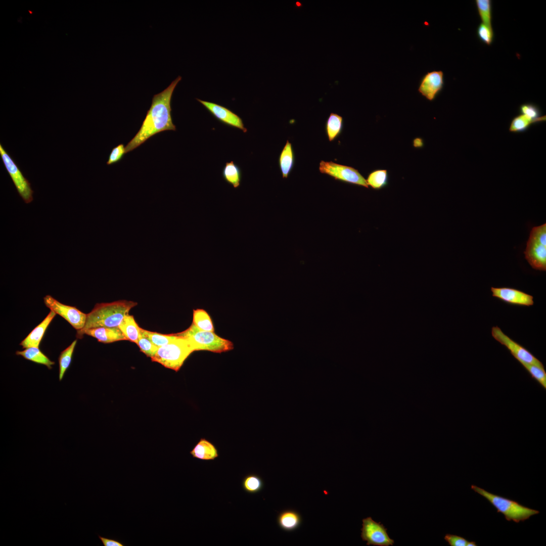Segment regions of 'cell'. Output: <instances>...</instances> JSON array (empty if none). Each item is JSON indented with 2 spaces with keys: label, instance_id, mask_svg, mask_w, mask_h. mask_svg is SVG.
Instances as JSON below:
<instances>
[{
  "label": "cell",
  "instance_id": "1",
  "mask_svg": "<svg viewBox=\"0 0 546 546\" xmlns=\"http://www.w3.org/2000/svg\"><path fill=\"white\" fill-rule=\"evenodd\" d=\"M181 79L178 76L161 93L155 95L142 126L125 147V153L136 148L153 135L164 130H175L172 121L170 101L173 90Z\"/></svg>",
  "mask_w": 546,
  "mask_h": 546
},
{
  "label": "cell",
  "instance_id": "2",
  "mask_svg": "<svg viewBox=\"0 0 546 546\" xmlns=\"http://www.w3.org/2000/svg\"><path fill=\"white\" fill-rule=\"evenodd\" d=\"M136 305V302L123 300L97 303L86 314L85 326L80 330L100 327L118 328L129 310Z\"/></svg>",
  "mask_w": 546,
  "mask_h": 546
},
{
  "label": "cell",
  "instance_id": "3",
  "mask_svg": "<svg viewBox=\"0 0 546 546\" xmlns=\"http://www.w3.org/2000/svg\"><path fill=\"white\" fill-rule=\"evenodd\" d=\"M471 489L485 498L497 510V513L504 515L507 521L519 523L539 513L538 510L525 507L516 501L490 493L476 485H472Z\"/></svg>",
  "mask_w": 546,
  "mask_h": 546
},
{
  "label": "cell",
  "instance_id": "4",
  "mask_svg": "<svg viewBox=\"0 0 546 546\" xmlns=\"http://www.w3.org/2000/svg\"><path fill=\"white\" fill-rule=\"evenodd\" d=\"M176 334L188 339L194 351L206 350L221 353L234 348L232 341L220 337L214 332L200 330L193 323L186 330Z\"/></svg>",
  "mask_w": 546,
  "mask_h": 546
},
{
  "label": "cell",
  "instance_id": "5",
  "mask_svg": "<svg viewBox=\"0 0 546 546\" xmlns=\"http://www.w3.org/2000/svg\"><path fill=\"white\" fill-rule=\"evenodd\" d=\"M194 351L188 339L177 335V337L170 343L158 347L151 359L153 361L157 362L167 368L177 372L187 357Z\"/></svg>",
  "mask_w": 546,
  "mask_h": 546
},
{
  "label": "cell",
  "instance_id": "6",
  "mask_svg": "<svg viewBox=\"0 0 546 546\" xmlns=\"http://www.w3.org/2000/svg\"><path fill=\"white\" fill-rule=\"evenodd\" d=\"M524 254L525 259L533 268L546 270L545 223L531 229Z\"/></svg>",
  "mask_w": 546,
  "mask_h": 546
},
{
  "label": "cell",
  "instance_id": "7",
  "mask_svg": "<svg viewBox=\"0 0 546 546\" xmlns=\"http://www.w3.org/2000/svg\"><path fill=\"white\" fill-rule=\"evenodd\" d=\"M319 170L321 173L328 174L336 180L369 188L366 179L357 169L352 167L332 161H321L320 163Z\"/></svg>",
  "mask_w": 546,
  "mask_h": 546
},
{
  "label": "cell",
  "instance_id": "8",
  "mask_svg": "<svg viewBox=\"0 0 546 546\" xmlns=\"http://www.w3.org/2000/svg\"><path fill=\"white\" fill-rule=\"evenodd\" d=\"M0 155L4 164L9 174L17 192L25 203L28 204L33 200V191L30 184L23 176L15 162L0 145Z\"/></svg>",
  "mask_w": 546,
  "mask_h": 546
},
{
  "label": "cell",
  "instance_id": "9",
  "mask_svg": "<svg viewBox=\"0 0 546 546\" xmlns=\"http://www.w3.org/2000/svg\"><path fill=\"white\" fill-rule=\"evenodd\" d=\"M46 306L66 320L77 331L82 329L85 324L86 314L77 308L65 305L49 295L43 298Z\"/></svg>",
  "mask_w": 546,
  "mask_h": 546
},
{
  "label": "cell",
  "instance_id": "10",
  "mask_svg": "<svg viewBox=\"0 0 546 546\" xmlns=\"http://www.w3.org/2000/svg\"><path fill=\"white\" fill-rule=\"evenodd\" d=\"M387 529L380 522H376L372 517L362 519L361 538L367 541V545L378 546L392 545L394 541L387 532Z\"/></svg>",
  "mask_w": 546,
  "mask_h": 546
},
{
  "label": "cell",
  "instance_id": "11",
  "mask_svg": "<svg viewBox=\"0 0 546 546\" xmlns=\"http://www.w3.org/2000/svg\"><path fill=\"white\" fill-rule=\"evenodd\" d=\"M491 335L495 340L505 346L520 363L525 362L544 368L540 361L528 350L506 335L498 327L492 328Z\"/></svg>",
  "mask_w": 546,
  "mask_h": 546
},
{
  "label": "cell",
  "instance_id": "12",
  "mask_svg": "<svg viewBox=\"0 0 546 546\" xmlns=\"http://www.w3.org/2000/svg\"><path fill=\"white\" fill-rule=\"evenodd\" d=\"M197 100L222 123L239 129L244 132L247 131L241 117L229 109L212 102Z\"/></svg>",
  "mask_w": 546,
  "mask_h": 546
},
{
  "label": "cell",
  "instance_id": "13",
  "mask_svg": "<svg viewBox=\"0 0 546 546\" xmlns=\"http://www.w3.org/2000/svg\"><path fill=\"white\" fill-rule=\"evenodd\" d=\"M444 84L442 71L428 72L422 78L419 92L429 101H433L441 90Z\"/></svg>",
  "mask_w": 546,
  "mask_h": 546
},
{
  "label": "cell",
  "instance_id": "14",
  "mask_svg": "<svg viewBox=\"0 0 546 546\" xmlns=\"http://www.w3.org/2000/svg\"><path fill=\"white\" fill-rule=\"evenodd\" d=\"M492 295L509 304L522 306L533 305V297L520 290L508 288L491 287Z\"/></svg>",
  "mask_w": 546,
  "mask_h": 546
},
{
  "label": "cell",
  "instance_id": "15",
  "mask_svg": "<svg viewBox=\"0 0 546 546\" xmlns=\"http://www.w3.org/2000/svg\"><path fill=\"white\" fill-rule=\"evenodd\" d=\"M76 337L80 338L84 334L96 338L98 341L109 343L121 340H127L118 328L100 327L77 331Z\"/></svg>",
  "mask_w": 546,
  "mask_h": 546
},
{
  "label": "cell",
  "instance_id": "16",
  "mask_svg": "<svg viewBox=\"0 0 546 546\" xmlns=\"http://www.w3.org/2000/svg\"><path fill=\"white\" fill-rule=\"evenodd\" d=\"M56 313L51 310L45 318L37 326L29 335L20 343L23 348L38 347L49 325L55 316Z\"/></svg>",
  "mask_w": 546,
  "mask_h": 546
},
{
  "label": "cell",
  "instance_id": "17",
  "mask_svg": "<svg viewBox=\"0 0 546 546\" xmlns=\"http://www.w3.org/2000/svg\"><path fill=\"white\" fill-rule=\"evenodd\" d=\"M190 454L194 458L201 460H214L218 457L217 448L211 442L205 438H201Z\"/></svg>",
  "mask_w": 546,
  "mask_h": 546
},
{
  "label": "cell",
  "instance_id": "18",
  "mask_svg": "<svg viewBox=\"0 0 546 546\" xmlns=\"http://www.w3.org/2000/svg\"><path fill=\"white\" fill-rule=\"evenodd\" d=\"M277 523L282 529L286 531H292L300 525L301 517L297 512L292 510H286L279 514Z\"/></svg>",
  "mask_w": 546,
  "mask_h": 546
},
{
  "label": "cell",
  "instance_id": "19",
  "mask_svg": "<svg viewBox=\"0 0 546 546\" xmlns=\"http://www.w3.org/2000/svg\"><path fill=\"white\" fill-rule=\"evenodd\" d=\"M118 328L127 340L136 344L141 334V328L138 325L133 315L127 314L118 326Z\"/></svg>",
  "mask_w": 546,
  "mask_h": 546
},
{
  "label": "cell",
  "instance_id": "20",
  "mask_svg": "<svg viewBox=\"0 0 546 546\" xmlns=\"http://www.w3.org/2000/svg\"><path fill=\"white\" fill-rule=\"evenodd\" d=\"M294 163V154L292 144L287 141L279 158V167L283 178H287Z\"/></svg>",
  "mask_w": 546,
  "mask_h": 546
},
{
  "label": "cell",
  "instance_id": "21",
  "mask_svg": "<svg viewBox=\"0 0 546 546\" xmlns=\"http://www.w3.org/2000/svg\"><path fill=\"white\" fill-rule=\"evenodd\" d=\"M16 354L33 362L46 366L51 369L55 362L44 355L38 347H31L22 351H17Z\"/></svg>",
  "mask_w": 546,
  "mask_h": 546
},
{
  "label": "cell",
  "instance_id": "22",
  "mask_svg": "<svg viewBox=\"0 0 546 546\" xmlns=\"http://www.w3.org/2000/svg\"><path fill=\"white\" fill-rule=\"evenodd\" d=\"M222 176L223 179L229 184L236 189L240 187L242 179V172L240 168L233 161L226 162L223 168Z\"/></svg>",
  "mask_w": 546,
  "mask_h": 546
},
{
  "label": "cell",
  "instance_id": "23",
  "mask_svg": "<svg viewBox=\"0 0 546 546\" xmlns=\"http://www.w3.org/2000/svg\"><path fill=\"white\" fill-rule=\"evenodd\" d=\"M545 115L541 116L538 119H532L523 114L519 115L512 119L509 127V131L512 132H523L533 124L545 121Z\"/></svg>",
  "mask_w": 546,
  "mask_h": 546
},
{
  "label": "cell",
  "instance_id": "24",
  "mask_svg": "<svg viewBox=\"0 0 546 546\" xmlns=\"http://www.w3.org/2000/svg\"><path fill=\"white\" fill-rule=\"evenodd\" d=\"M192 323L200 330L214 332L210 316L203 309L198 308L193 310Z\"/></svg>",
  "mask_w": 546,
  "mask_h": 546
},
{
  "label": "cell",
  "instance_id": "25",
  "mask_svg": "<svg viewBox=\"0 0 546 546\" xmlns=\"http://www.w3.org/2000/svg\"><path fill=\"white\" fill-rule=\"evenodd\" d=\"M343 126V118L331 113L326 122V130L329 141H334L340 134Z\"/></svg>",
  "mask_w": 546,
  "mask_h": 546
},
{
  "label": "cell",
  "instance_id": "26",
  "mask_svg": "<svg viewBox=\"0 0 546 546\" xmlns=\"http://www.w3.org/2000/svg\"><path fill=\"white\" fill-rule=\"evenodd\" d=\"M388 175L387 170L378 169L371 172L366 179L369 186L375 190H380L388 184Z\"/></svg>",
  "mask_w": 546,
  "mask_h": 546
},
{
  "label": "cell",
  "instance_id": "27",
  "mask_svg": "<svg viewBox=\"0 0 546 546\" xmlns=\"http://www.w3.org/2000/svg\"><path fill=\"white\" fill-rule=\"evenodd\" d=\"M77 340H74L72 343L65 349L62 351L59 357V380L61 381L66 370L69 368L72 359V356Z\"/></svg>",
  "mask_w": 546,
  "mask_h": 546
},
{
  "label": "cell",
  "instance_id": "28",
  "mask_svg": "<svg viewBox=\"0 0 546 546\" xmlns=\"http://www.w3.org/2000/svg\"><path fill=\"white\" fill-rule=\"evenodd\" d=\"M242 485L246 492L254 494L259 492L262 489L263 482L258 475L250 474L244 477Z\"/></svg>",
  "mask_w": 546,
  "mask_h": 546
},
{
  "label": "cell",
  "instance_id": "29",
  "mask_svg": "<svg viewBox=\"0 0 546 546\" xmlns=\"http://www.w3.org/2000/svg\"><path fill=\"white\" fill-rule=\"evenodd\" d=\"M141 332L158 347L167 344L177 337L176 334L164 335L147 331L142 328Z\"/></svg>",
  "mask_w": 546,
  "mask_h": 546
},
{
  "label": "cell",
  "instance_id": "30",
  "mask_svg": "<svg viewBox=\"0 0 546 546\" xmlns=\"http://www.w3.org/2000/svg\"><path fill=\"white\" fill-rule=\"evenodd\" d=\"M479 16L482 23L492 28L491 2L490 0H476Z\"/></svg>",
  "mask_w": 546,
  "mask_h": 546
},
{
  "label": "cell",
  "instance_id": "31",
  "mask_svg": "<svg viewBox=\"0 0 546 546\" xmlns=\"http://www.w3.org/2000/svg\"><path fill=\"white\" fill-rule=\"evenodd\" d=\"M531 377L536 380L544 389L546 388V373L544 368L535 365L520 362Z\"/></svg>",
  "mask_w": 546,
  "mask_h": 546
},
{
  "label": "cell",
  "instance_id": "32",
  "mask_svg": "<svg viewBox=\"0 0 546 546\" xmlns=\"http://www.w3.org/2000/svg\"><path fill=\"white\" fill-rule=\"evenodd\" d=\"M136 344L142 352L151 358L155 355L158 349V347L155 345L150 340L142 333V332Z\"/></svg>",
  "mask_w": 546,
  "mask_h": 546
},
{
  "label": "cell",
  "instance_id": "33",
  "mask_svg": "<svg viewBox=\"0 0 546 546\" xmlns=\"http://www.w3.org/2000/svg\"><path fill=\"white\" fill-rule=\"evenodd\" d=\"M477 35L479 38L484 43L490 45L493 38L492 28L481 23L477 28Z\"/></svg>",
  "mask_w": 546,
  "mask_h": 546
},
{
  "label": "cell",
  "instance_id": "34",
  "mask_svg": "<svg viewBox=\"0 0 546 546\" xmlns=\"http://www.w3.org/2000/svg\"><path fill=\"white\" fill-rule=\"evenodd\" d=\"M520 111L521 114L525 115L532 119H538L541 116L539 108L531 103H526L521 105Z\"/></svg>",
  "mask_w": 546,
  "mask_h": 546
},
{
  "label": "cell",
  "instance_id": "35",
  "mask_svg": "<svg viewBox=\"0 0 546 546\" xmlns=\"http://www.w3.org/2000/svg\"><path fill=\"white\" fill-rule=\"evenodd\" d=\"M125 153V149L123 144H121L113 148L109 156L107 164L108 165L117 163L123 157Z\"/></svg>",
  "mask_w": 546,
  "mask_h": 546
},
{
  "label": "cell",
  "instance_id": "36",
  "mask_svg": "<svg viewBox=\"0 0 546 546\" xmlns=\"http://www.w3.org/2000/svg\"><path fill=\"white\" fill-rule=\"evenodd\" d=\"M444 538L450 546H466L468 542L463 537L450 534H446Z\"/></svg>",
  "mask_w": 546,
  "mask_h": 546
},
{
  "label": "cell",
  "instance_id": "37",
  "mask_svg": "<svg viewBox=\"0 0 546 546\" xmlns=\"http://www.w3.org/2000/svg\"><path fill=\"white\" fill-rule=\"evenodd\" d=\"M99 538H100V539L101 540V541H102L103 544L104 546H123V545H124V544H123L122 543H121L119 541L114 539H110V538L104 537H102V536H101L100 535H99Z\"/></svg>",
  "mask_w": 546,
  "mask_h": 546
},
{
  "label": "cell",
  "instance_id": "38",
  "mask_svg": "<svg viewBox=\"0 0 546 546\" xmlns=\"http://www.w3.org/2000/svg\"><path fill=\"white\" fill-rule=\"evenodd\" d=\"M476 545H477V544H476V542H474V541H468L467 543L466 544V546H476Z\"/></svg>",
  "mask_w": 546,
  "mask_h": 546
}]
</instances>
